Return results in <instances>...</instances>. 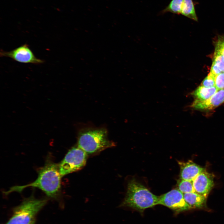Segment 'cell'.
<instances>
[{
    "instance_id": "cell-9",
    "label": "cell",
    "mask_w": 224,
    "mask_h": 224,
    "mask_svg": "<svg viewBox=\"0 0 224 224\" xmlns=\"http://www.w3.org/2000/svg\"><path fill=\"white\" fill-rule=\"evenodd\" d=\"M224 102V89L220 90L209 99L205 100L196 99L191 105L196 109L209 110L214 109Z\"/></svg>"
},
{
    "instance_id": "cell-13",
    "label": "cell",
    "mask_w": 224,
    "mask_h": 224,
    "mask_svg": "<svg viewBox=\"0 0 224 224\" xmlns=\"http://www.w3.org/2000/svg\"><path fill=\"white\" fill-rule=\"evenodd\" d=\"M181 14L193 20L197 21L198 18L193 0H184Z\"/></svg>"
},
{
    "instance_id": "cell-7",
    "label": "cell",
    "mask_w": 224,
    "mask_h": 224,
    "mask_svg": "<svg viewBox=\"0 0 224 224\" xmlns=\"http://www.w3.org/2000/svg\"><path fill=\"white\" fill-rule=\"evenodd\" d=\"M1 57L11 58L17 62L25 63L41 64L44 62L41 59L37 58L27 44H24L10 51H2Z\"/></svg>"
},
{
    "instance_id": "cell-11",
    "label": "cell",
    "mask_w": 224,
    "mask_h": 224,
    "mask_svg": "<svg viewBox=\"0 0 224 224\" xmlns=\"http://www.w3.org/2000/svg\"><path fill=\"white\" fill-rule=\"evenodd\" d=\"M183 194L185 200L191 208H201L205 203L206 197L196 192L184 193Z\"/></svg>"
},
{
    "instance_id": "cell-20",
    "label": "cell",
    "mask_w": 224,
    "mask_h": 224,
    "mask_svg": "<svg viewBox=\"0 0 224 224\" xmlns=\"http://www.w3.org/2000/svg\"><path fill=\"white\" fill-rule=\"evenodd\" d=\"M222 72L218 66L213 62L212 64L210 72L215 76L221 73Z\"/></svg>"
},
{
    "instance_id": "cell-14",
    "label": "cell",
    "mask_w": 224,
    "mask_h": 224,
    "mask_svg": "<svg viewBox=\"0 0 224 224\" xmlns=\"http://www.w3.org/2000/svg\"><path fill=\"white\" fill-rule=\"evenodd\" d=\"M183 2L184 0H171L161 12L164 13L169 12L177 14H181Z\"/></svg>"
},
{
    "instance_id": "cell-2",
    "label": "cell",
    "mask_w": 224,
    "mask_h": 224,
    "mask_svg": "<svg viewBox=\"0 0 224 224\" xmlns=\"http://www.w3.org/2000/svg\"><path fill=\"white\" fill-rule=\"evenodd\" d=\"M159 204V196L151 192L135 179L128 183L127 193L121 206L131 208L141 212Z\"/></svg>"
},
{
    "instance_id": "cell-6",
    "label": "cell",
    "mask_w": 224,
    "mask_h": 224,
    "mask_svg": "<svg viewBox=\"0 0 224 224\" xmlns=\"http://www.w3.org/2000/svg\"><path fill=\"white\" fill-rule=\"evenodd\" d=\"M159 204L178 213L191 209L184 200L183 193L177 189H172L159 196Z\"/></svg>"
},
{
    "instance_id": "cell-3",
    "label": "cell",
    "mask_w": 224,
    "mask_h": 224,
    "mask_svg": "<svg viewBox=\"0 0 224 224\" xmlns=\"http://www.w3.org/2000/svg\"><path fill=\"white\" fill-rule=\"evenodd\" d=\"M78 147L88 155L93 154L114 146L108 138L107 130L104 128H88L79 133Z\"/></svg>"
},
{
    "instance_id": "cell-17",
    "label": "cell",
    "mask_w": 224,
    "mask_h": 224,
    "mask_svg": "<svg viewBox=\"0 0 224 224\" xmlns=\"http://www.w3.org/2000/svg\"><path fill=\"white\" fill-rule=\"evenodd\" d=\"M213 62L224 72V56L219 54H214Z\"/></svg>"
},
{
    "instance_id": "cell-10",
    "label": "cell",
    "mask_w": 224,
    "mask_h": 224,
    "mask_svg": "<svg viewBox=\"0 0 224 224\" xmlns=\"http://www.w3.org/2000/svg\"><path fill=\"white\" fill-rule=\"evenodd\" d=\"M178 163L180 167L181 179L192 181L198 175L205 171L204 168L191 161H179Z\"/></svg>"
},
{
    "instance_id": "cell-5",
    "label": "cell",
    "mask_w": 224,
    "mask_h": 224,
    "mask_svg": "<svg viewBox=\"0 0 224 224\" xmlns=\"http://www.w3.org/2000/svg\"><path fill=\"white\" fill-rule=\"evenodd\" d=\"M87 155L78 147L69 150L58 165L61 177L82 168L86 163Z\"/></svg>"
},
{
    "instance_id": "cell-15",
    "label": "cell",
    "mask_w": 224,
    "mask_h": 224,
    "mask_svg": "<svg viewBox=\"0 0 224 224\" xmlns=\"http://www.w3.org/2000/svg\"><path fill=\"white\" fill-rule=\"evenodd\" d=\"M177 184L179 190L183 194L195 192L192 181L180 179Z\"/></svg>"
},
{
    "instance_id": "cell-19",
    "label": "cell",
    "mask_w": 224,
    "mask_h": 224,
    "mask_svg": "<svg viewBox=\"0 0 224 224\" xmlns=\"http://www.w3.org/2000/svg\"><path fill=\"white\" fill-rule=\"evenodd\" d=\"M214 54L224 56V38L219 39L217 42Z\"/></svg>"
},
{
    "instance_id": "cell-16",
    "label": "cell",
    "mask_w": 224,
    "mask_h": 224,
    "mask_svg": "<svg viewBox=\"0 0 224 224\" xmlns=\"http://www.w3.org/2000/svg\"><path fill=\"white\" fill-rule=\"evenodd\" d=\"M215 77L210 72L202 82L201 86L206 87L215 86Z\"/></svg>"
},
{
    "instance_id": "cell-12",
    "label": "cell",
    "mask_w": 224,
    "mask_h": 224,
    "mask_svg": "<svg viewBox=\"0 0 224 224\" xmlns=\"http://www.w3.org/2000/svg\"><path fill=\"white\" fill-rule=\"evenodd\" d=\"M218 90L215 86L206 87L201 85L192 93V95L196 99L205 100L209 99Z\"/></svg>"
},
{
    "instance_id": "cell-8",
    "label": "cell",
    "mask_w": 224,
    "mask_h": 224,
    "mask_svg": "<svg viewBox=\"0 0 224 224\" xmlns=\"http://www.w3.org/2000/svg\"><path fill=\"white\" fill-rule=\"evenodd\" d=\"M195 192L206 197L214 183L212 175L205 171L198 175L193 180Z\"/></svg>"
},
{
    "instance_id": "cell-1",
    "label": "cell",
    "mask_w": 224,
    "mask_h": 224,
    "mask_svg": "<svg viewBox=\"0 0 224 224\" xmlns=\"http://www.w3.org/2000/svg\"><path fill=\"white\" fill-rule=\"evenodd\" d=\"M58 166L49 162L39 170L37 179L33 182L23 185L15 186L4 192L5 195L12 192L20 193L28 187L37 188L50 198H55L59 193L61 188V178Z\"/></svg>"
},
{
    "instance_id": "cell-21",
    "label": "cell",
    "mask_w": 224,
    "mask_h": 224,
    "mask_svg": "<svg viewBox=\"0 0 224 224\" xmlns=\"http://www.w3.org/2000/svg\"><path fill=\"white\" fill-rule=\"evenodd\" d=\"M35 220H34L30 224H35Z\"/></svg>"
},
{
    "instance_id": "cell-18",
    "label": "cell",
    "mask_w": 224,
    "mask_h": 224,
    "mask_svg": "<svg viewBox=\"0 0 224 224\" xmlns=\"http://www.w3.org/2000/svg\"><path fill=\"white\" fill-rule=\"evenodd\" d=\"M215 86L219 90L224 89V73H222L215 76Z\"/></svg>"
},
{
    "instance_id": "cell-4",
    "label": "cell",
    "mask_w": 224,
    "mask_h": 224,
    "mask_svg": "<svg viewBox=\"0 0 224 224\" xmlns=\"http://www.w3.org/2000/svg\"><path fill=\"white\" fill-rule=\"evenodd\" d=\"M47 202L46 199H37L32 195L25 199L14 209L12 216L6 224H30Z\"/></svg>"
}]
</instances>
